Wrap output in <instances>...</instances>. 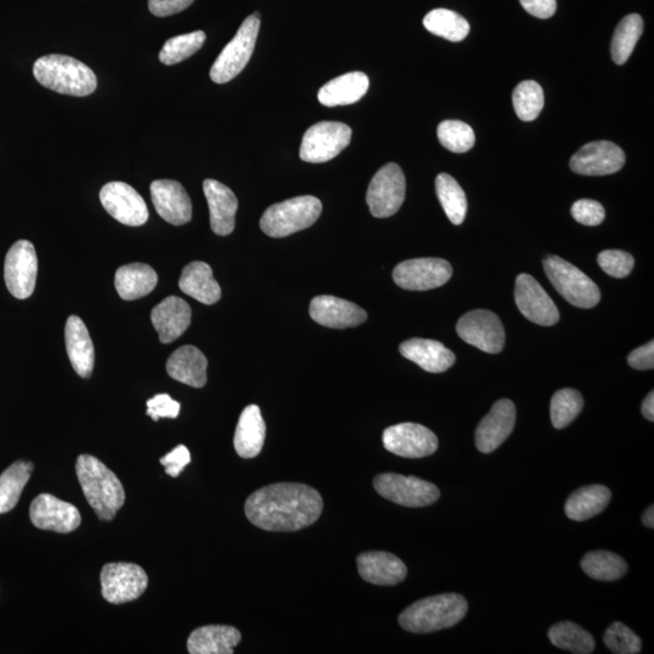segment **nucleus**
Wrapping results in <instances>:
<instances>
[{
    "label": "nucleus",
    "instance_id": "nucleus-1",
    "mask_svg": "<svg viewBox=\"0 0 654 654\" xmlns=\"http://www.w3.org/2000/svg\"><path fill=\"white\" fill-rule=\"evenodd\" d=\"M324 501L313 487L280 483L262 487L245 503L246 518L258 529L295 532L312 526L323 513Z\"/></svg>",
    "mask_w": 654,
    "mask_h": 654
},
{
    "label": "nucleus",
    "instance_id": "nucleus-2",
    "mask_svg": "<svg viewBox=\"0 0 654 654\" xmlns=\"http://www.w3.org/2000/svg\"><path fill=\"white\" fill-rule=\"evenodd\" d=\"M76 472L86 501L102 521H111L125 503L122 481L99 458L90 455L78 457Z\"/></svg>",
    "mask_w": 654,
    "mask_h": 654
},
{
    "label": "nucleus",
    "instance_id": "nucleus-3",
    "mask_svg": "<svg viewBox=\"0 0 654 654\" xmlns=\"http://www.w3.org/2000/svg\"><path fill=\"white\" fill-rule=\"evenodd\" d=\"M468 613V602L460 594L430 596L415 602L401 613V628L410 633L428 634L455 627Z\"/></svg>",
    "mask_w": 654,
    "mask_h": 654
},
{
    "label": "nucleus",
    "instance_id": "nucleus-4",
    "mask_svg": "<svg viewBox=\"0 0 654 654\" xmlns=\"http://www.w3.org/2000/svg\"><path fill=\"white\" fill-rule=\"evenodd\" d=\"M34 77L40 84L57 94L89 96L97 88V78L85 63L66 55L40 57L34 63Z\"/></svg>",
    "mask_w": 654,
    "mask_h": 654
},
{
    "label": "nucleus",
    "instance_id": "nucleus-5",
    "mask_svg": "<svg viewBox=\"0 0 654 654\" xmlns=\"http://www.w3.org/2000/svg\"><path fill=\"white\" fill-rule=\"evenodd\" d=\"M323 211V204L312 195H303L274 204L263 214L260 226L271 238H285L314 225Z\"/></svg>",
    "mask_w": 654,
    "mask_h": 654
},
{
    "label": "nucleus",
    "instance_id": "nucleus-6",
    "mask_svg": "<svg viewBox=\"0 0 654 654\" xmlns=\"http://www.w3.org/2000/svg\"><path fill=\"white\" fill-rule=\"evenodd\" d=\"M543 266L550 283L572 306L583 309L598 306L601 300L600 289L581 269L558 256L545 258Z\"/></svg>",
    "mask_w": 654,
    "mask_h": 654
},
{
    "label": "nucleus",
    "instance_id": "nucleus-7",
    "mask_svg": "<svg viewBox=\"0 0 654 654\" xmlns=\"http://www.w3.org/2000/svg\"><path fill=\"white\" fill-rule=\"evenodd\" d=\"M260 14L251 15L240 26L235 37L222 50L211 67L210 78L216 84H226L242 73L256 47L260 32Z\"/></svg>",
    "mask_w": 654,
    "mask_h": 654
},
{
    "label": "nucleus",
    "instance_id": "nucleus-8",
    "mask_svg": "<svg viewBox=\"0 0 654 654\" xmlns=\"http://www.w3.org/2000/svg\"><path fill=\"white\" fill-rule=\"evenodd\" d=\"M374 486L383 498L409 508L432 506L440 498L438 487L416 476L380 474L376 476Z\"/></svg>",
    "mask_w": 654,
    "mask_h": 654
},
{
    "label": "nucleus",
    "instance_id": "nucleus-9",
    "mask_svg": "<svg viewBox=\"0 0 654 654\" xmlns=\"http://www.w3.org/2000/svg\"><path fill=\"white\" fill-rule=\"evenodd\" d=\"M352 129L347 124L321 122L311 126L303 136L300 157L303 162H330L349 146Z\"/></svg>",
    "mask_w": 654,
    "mask_h": 654
},
{
    "label": "nucleus",
    "instance_id": "nucleus-10",
    "mask_svg": "<svg viewBox=\"0 0 654 654\" xmlns=\"http://www.w3.org/2000/svg\"><path fill=\"white\" fill-rule=\"evenodd\" d=\"M406 194V180L398 164L389 163L378 170L367 189L366 203L372 216L387 218L397 214Z\"/></svg>",
    "mask_w": 654,
    "mask_h": 654
},
{
    "label": "nucleus",
    "instance_id": "nucleus-11",
    "mask_svg": "<svg viewBox=\"0 0 654 654\" xmlns=\"http://www.w3.org/2000/svg\"><path fill=\"white\" fill-rule=\"evenodd\" d=\"M102 596L109 604L135 601L146 592L148 576L141 566L129 562H112L101 571Z\"/></svg>",
    "mask_w": 654,
    "mask_h": 654
},
{
    "label": "nucleus",
    "instance_id": "nucleus-12",
    "mask_svg": "<svg viewBox=\"0 0 654 654\" xmlns=\"http://www.w3.org/2000/svg\"><path fill=\"white\" fill-rule=\"evenodd\" d=\"M38 257L34 245L19 240L11 246L5 257L4 279L10 294L17 300H26L36 289Z\"/></svg>",
    "mask_w": 654,
    "mask_h": 654
},
{
    "label": "nucleus",
    "instance_id": "nucleus-13",
    "mask_svg": "<svg viewBox=\"0 0 654 654\" xmlns=\"http://www.w3.org/2000/svg\"><path fill=\"white\" fill-rule=\"evenodd\" d=\"M457 334L464 342L485 353L498 354L506 344V331L495 313L478 309L458 321Z\"/></svg>",
    "mask_w": 654,
    "mask_h": 654
},
{
    "label": "nucleus",
    "instance_id": "nucleus-14",
    "mask_svg": "<svg viewBox=\"0 0 654 654\" xmlns=\"http://www.w3.org/2000/svg\"><path fill=\"white\" fill-rule=\"evenodd\" d=\"M452 277V267L441 258H415L395 267L393 279L399 288L428 291L440 288Z\"/></svg>",
    "mask_w": 654,
    "mask_h": 654
},
{
    "label": "nucleus",
    "instance_id": "nucleus-15",
    "mask_svg": "<svg viewBox=\"0 0 654 654\" xmlns=\"http://www.w3.org/2000/svg\"><path fill=\"white\" fill-rule=\"evenodd\" d=\"M386 450L399 457L423 458L438 451L439 440L432 430L417 423H400L383 433Z\"/></svg>",
    "mask_w": 654,
    "mask_h": 654
},
{
    "label": "nucleus",
    "instance_id": "nucleus-16",
    "mask_svg": "<svg viewBox=\"0 0 654 654\" xmlns=\"http://www.w3.org/2000/svg\"><path fill=\"white\" fill-rule=\"evenodd\" d=\"M100 200L108 214L125 226L139 227L148 221L145 200L128 183H107L101 189Z\"/></svg>",
    "mask_w": 654,
    "mask_h": 654
},
{
    "label": "nucleus",
    "instance_id": "nucleus-17",
    "mask_svg": "<svg viewBox=\"0 0 654 654\" xmlns=\"http://www.w3.org/2000/svg\"><path fill=\"white\" fill-rule=\"evenodd\" d=\"M515 302L521 314L537 325L553 326L560 319L552 298L529 274H520L516 279Z\"/></svg>",
    "mask_w": 654,
    "mask_h": 654
},
{
    "label": "nucleus",
    "instance_id": "nucleus-18",
    "mask_svg": "<svg viewBox=\"0 0 654 654\" xmlns=\"http://www.w3.org/2000/svg\"><path fill=\"white\" fill-rule=\"evenodd\" d=\"M30 516L37 529L57 533L73 532L82 524V516L73 504L63 502L49 493H42L34 499Z\"/></svg>",
    "mask_w": 654,
    "mask_h": 654
},
{
    "label": "nucleus",
    "instance_id": "nucleus-19",
    "mask_svg": "<svg viewBox=\"0 0 654 654\" xmlns=\"http://www.w3.org/2000/svg\"><path fill=\"white\" fill-rule=\"evenodd\" d=\"M625 164V154L615 143L596 141L583 146L571 158L573 172L584 176L616 174Z\"/></svg>",
    "mask_w": 654,
    "mask_h": 654
},
{
    "label": "nucleus",
    "instance_id": "nucleus-20",
    "mask_svg": "<svg viewBox=\"0 0 654 654\" xmlns=\"http://www.w3.org/2000/svg\"><path fill=\"white\" fill-rule=\"evenodd\" d=\"M515 421L516 409L513 401H497L476 429L475 444L478 450L483 453L496 451L513 433Z\"/></svg>",
    "mask_w": 654,
    "mask_h": 654
},
{
    "label": "nucleus",
    "instance_id": "nucleus-21",
    "mask_svg": "<svg viewBox=\"0 0 654 654\" xmlns=\"http://www.w3.org/2000/svg\"><path fill=\"white\" fill-rule=\"evenodd\" d=\"M151 197L158 215L170 225L182 226L192 220L191 198L180 182L172 180L152 182Z\"/></svg>",
    "mask_w": 654,
    "mask_h": 654
},
{
    "label": "nucleus",
    "instance_id": "nucleus-22",
    "mask_svg": "<svg viewBox=\"0 0 654 654\" xmlns=\"http://www.w3.org/2000/svg\"><path fill=\"white\" fill-rule=\"evenodd\" d=\"M309 314L315 323L330 329H347L367 320V313L357 304L327 295L313 298Z\"/></svg>",
    "mask_w": 654,
    "mask_h": 654
},
{
    "label": "nucleus",
    "instance_id": "nucleus-23",
    "mask_svg": "<svg viewBox=\"0 0 654 654\" xmlns=\"http://www.w3.org/2000/svg\"><path fill=\"white\" fill-rule=\"evenodd\" d=\"M151 320L158 332L159 341L168 344L185 334L191 325L192 309L180 297H166L153 308Z\"/></svg>",
    "mask_w": 654,
    "mask_h": 654
},
{
    "label": "nucleus",
    "instance_id": "nucleus-24",
    "mask_svg": "<svg viewBox=\"0 0 654 654\" xmlns=\"http://www.w3.org/2000/svg\"><path fill=\"white\" fill-rule=\"evenodd\" d=\"M204 194L210 209V226L215 234L226 237L235 228L238 199L231 188L216 180L204 181Z\"/></svg>",
    "mask_w": 654,
    "mask_h": 654
},
{
    "label": "nucleus",
    "instance_id": "nucleus-25",
    "mask_svg": "<svg viewBox=\"0 0 654 654\" xmlns=\"http://www.w3.org/2000/svg\"><path fill=\"white\" fill-rule=\"evenodd\" d=\"M359 575L376 585H397L407 576V567L398 556L387 552H366L357 560Z\"/></svg>",
    "mask_w": 654,
    "mask_h": 654
},
{
    "label": "nucleus",
    "instance_id": "nucleus-26",
    "mask_svg": "<svg viewBox=\"0 0 654 654\" xmlns=\"http://www.w3.org/2000/svg\"><path fill=\"white\" fill-rule=\"evenodd\" d=\"M400 353L430 374H441L456 363V355L443 343L424 338H412L401 343Z\"/></svg>",
    "mask_w": 654,
    "mask_h": 654
},
{
    "label": "nucleus",
    "instance_id": "nucleus-27",
    "mask_svg": "<svg viewBox=\"0 0 654 654\" xmlns=\"http://www.w3.org/2000/svg\"><path fill=\"white\" fill-rule=\"evenodd\" d=\"M66 348L74 371L80 377L88 378L93 374L95 365V349L88 327L84 321L71 315L66 323Z\"/></svg>",
    "mask_w": 654,
    "mask_h": 654
},
{
    "label": "nucleus",
    "instance_id": "nucleus-28",
    "mask_svg": "<svg viewBox=\"0 0 654 654\" xmlns=\"http://www.w3.org/2000/svg\"><path fill=\"white\" fill-rule=\"evenodd\" d=\"M166 371L171 378L193 388L208 382V359L194 346H183L170 355Z\"/></svg>",
    "mask_w": 654,
    "mask_h": 654
},
{
    "label": "nucleus",
    "instance_id": "nucleus-29",
    "mask_svg": "<svg viewBox=\"0 0 654 654\" xmlns=\"http://www.w3.org/2000/svg\"><path fill=\"white\" fill-rule=\"evenodd\" d=\"M242 641V634L231 625H206L189 635L188 652L191 654H233Z\"/></svg>",
    "mask_w": 654,
    "mask_h": 654
},
{
    "label": "nucleus",
    "instance_id": "nucleus-30",
    "mask_svg": "<svg viewBox=\"0 0 654 654\" xmlns=\"http://www.w3.org/2000/svg\"><path fill=\"white\" fill-rule=\"evenodd\" d=\"M266 440V423L260 407L249 405L239 417L234 434V449L242 458L260 455Z\"/></svg>",
    "mask_w": 654,
    "mask_h": 654
},
{
    "label": "nucleus",
    "instance_id": "nucleus-31",
    "mask_svg": "<svg viewBox=\"0 0 654 654\" xmlns=\"http://www.w3.org/2000/svg\"><path fill=\"white\" fill-rule=\"evenodd\" d=\"M370 80L363 72H352L330 80L319 90L318 99L326 107L353 105L363 99Z\"/></svg>",
    "mask_w": 654,
    "mask_h": 654
},
{
    "label": "nucleus",
    "instance_id": "nucleus-32",
    "mask_svg": "<svg viewBox=\"0 0 654 654\" xmlns=\"http://www.w3.org/2000/svg\"><path fill=\"white\" fill-rule=\"evenodd\" d=\"M179 285L182 292L206 306L221 300L220 285L208 263L200 261L189 263L182 271Z\"/></svg>",
    "mask_w": 654,
    "mask_h": 654
},
{
    "label": "nucleus",
    "instance_id": "nucleus-33",
    "mask_svg": "<svg viewBox=\"0 0 654 654\" xmlns=\"http://www.w3.org/2000/svg\"><path fill=\"white\" fill-rule=\"evenodd\" d=\"M158 275L145 263H131L120 267L114 279L118 295L125 301H135L156 289Z\"/></svg>",
    "mask_w": 654,
    "mask_h": 654
},
{
    "label": "nucleus",
    "instance_id": "nucleus-34",
    "mask_svg": "<svg viewBox=\"0 0 654 654\" xmlns=\"http://www.w3.org/2000/svg\"><path fill=\"white\" fill-rule=\"evenodd\" d=\"M612 493L604 485L582 487L572 493L565 504L567 518L573 521H585L594 518L610 504Z\"/></svg>",
    "mask_w": 654,
    "mask_h": 654
},
{
    "label": "nucleus",
    "instance_id": "nucleus-35",
    "mask_svg": "<svg viewBox=\"0 0 654 654\" xmlns=\"http://www.w3.org/2000/svg\"><path fill=\"white\" fill-rule=\"evenodd\" d=\"M33 463L17 461L0 475V514L11 512L31 479Z\"/></svg>",
    "mask_w": 654,
    "mask_h": 654
},
{
    "label": "nucleus",
    "instance_id": "nucleus-36",
    "mask_svg": "<svg viewBox=\"0 0 654 654\" xmlns=\"http://www.w3.org/2000/svg\"><path fill=\"white\" fill-rule=\"evenodd\" d=\"M581 566L590 578L601 582L617 581L628 571L627 561L606 550L588 553L582 559Z\"/></svg>",
    "mask_w": 654,
    "mask_h": 654
},
{
    "label": "nucleus",
    "instance_id": "nucleus-37",
    "mask_svg": "<svg viewBox=\"0 0 654 654\" xmlns=\"http://www.w3.org/2000/svg\"><path fill=\"white\" fill-rule=\"evenodd\" d=\"M424 27L435 36L458 43L468 37L470 26L468 21L455 11L435 9L424 17Z\"/></svg>",
    "mask_w": 654,
    "mask_h": 654
},
{
    "label": "nucleus",
    "instance_id": "nucleus-38",
    "mask_svg": "<svg viewBox=\"0 0 654 654\" xmlns=\"http://www.w3.org/2000/svg\"><path fill=\"white\" fill-rule=\"evenodd\" d=\"M439 202L453 225H462L466 218L468 203L466 193L452 176L440 174L435 181Z\"/></svg>",
    "mask_w": 654,
    "mask_h": 654
},
{
    "label": "nucleus",
    "instance_id": "nucleus-39",
    "mask_svg": "<svg viewBox=\"0 0 654 654\" xmlns=\"http://www.w3.org/2000/svg\"><path fill=\"white\" fill-rule=\"evenodd\" d=\"M644 32V20L638 14L625 16L619 22L615 34H613L611 54L617 65L622 66L629 60L631 54L638 44Z\"/></svg>",
    "mask_w": 654,
    "mask_h": 654
},
{
    "label": "nucleus",
    "instance_id": "nucleus-40",
    "mask_svg": "<svg viewBox=\"0 0 654 654\" xmlns=\"http://www.w3.org/2000/svg\"><path fill=\"white\" fill-rule=\"evenodd\" d=\"M549 640L561 650L576 654H590L595 650V640L592 634L572 622H560L550 628Z\"/></svg>",
    "mask_w": 654,
    "mask_h": 654
},
{
    "label": "nucleus",
    "instance_id": "nucleus-41",
    "mask_svg": "<svg viewBox=\"0 0 654 654\" xmlns=\"http://www.w3.org/2000/svg\"><path fill=\"white\" fill-rule=\"evenodd\" d=\"M584 400L575 389H561L553 395L550 403V417L556 429H564L576 420L582 412Z\"/></svg>",
    "mask_w": 654,
    "mask_h": 654
},
{
    "label": "nucleus",
    "instance_id": "nucleus-42",
    "mask_svg": "<svg viewBox=\"0 0 654 654\" xmlns=\"http://www.w3.org/2000/svg\"><path fill=\"white\" fill-rule=\"evenodd\" d=\"M513 105L516 114L524 122L537 119L544 107L542 86L533 80L521 82L514 90Z\"/></svg>",
    "mask_w": 654,
    "mask_h": 654
},
{
    "label": "nucleus",
    "instance_id": "nucleus-43",
    "mask_svg": "<svg viewBox=\"0 0 654 654\" xmlns=\"http://www.w3.org/2000/svg\"><path fill=\"white\" fill-rule=\"evenodd\" d=\"M205 40L206 34L203 31H195L171 38L160 51L159 60L166 66L176 65V63L189 59L202 49Z\"/></svg>",
    "mask_w": 654,
    "mask_h": 654
},
{
    "label": "nucleus",
    "instance_id": "nucleus-44",
    "mask_svg": "<svg viewBox=\"0 0 654 654\" xmlns=\"http://www.w3.org/2000/svg\"><path fill=\"white\" fill-rule=\"evenodd\" d=\"M438 137L441 145L453 153H466L475 145V134L472 126L461 120H444L438 126Z\"/></svg>",
    "mask_w": 654,
    "mask_h": 654
},
{
    "label": "nucleus",
    "instance_id": "nucleus-45",
    "mask_svg": "<svg viewBox=\"0 0 654 654\" xmlns=\"http://www.w3.org/2000/svg\"><path fill=\"white\" fill-rule=\"evenodd\" d=\"M604 641L608 650L616 654H638L642 648L639 636L621 622L613 623L608 627Z\"/></svg>",
    "mask_w": 654,
    "mask_h": 654
},
{
    "label": "nucleus",
    "instance_id": "nucleus-46",
    "mask_svg": "<svg viewBox=\"0 0 654 654\" xmlns=\"http://www.w3.org/2000/svg\"><path fill=\"white\" fill-rule=\"evenodd\" d=\"M598 263L602 271L612 278L623 279L633 271L634 257L621 250L602 251L598 256Z\"/></svg>",
    "mask_w": 654,
    "mask_h": 654
},
{
    "label": "nucleus",
    "instance_id": "nucleus-47",
    "mask_svg": "<svg viewBox=\"0 0 654 654\" xmlns=\"http://www.w3.org/2000/svg\"><path fill=\"white\" fill-rule=\"evenodd\" d=\"M571 214L578 223L584 226H599L605 220V209L599 202L592 199H581L572 205Z\"/></svg>",
    "mask_w": 654,
    "mask_h": 654
},
{
    "label": "nucleus",
    "instance_id": "nucleus-48",
    "mask_svg": "<svg viewBox=\"0 0 654 654\" xmlns=\"http://www.w3.org/2000/svg\"><path fill=\"white\" fill-rule=\"evenodd\" d=\"M181 404L177 403L169 394H158L147 401V415L154 422L160 418H177L180 415Z\"/></svg>",
    "mask_w": 654,
    "mask_h": 654
},
{
    "label": "nucleus",
    "instance_id": "nucleus-49",
    "mask_svg": "<svg viewBox=\"0 0 654 654\" xmlns=\"http://www.w3.org/2000/svg\"><path fill=\"white\" fill-rule=\"evenodd\" d=\"M191 461V452L185 445L175 447L168 455L160 458V464L164 466L165 473L170 475L171 478H177Z\"/></svg>",
    "mask_w": 654,
    "mask_h": 654
},
{
    "label": "nucleus",
    "instance_id": "nucleus-50",
    "mask_svg": "<svg viewBox=\"0 0 654 654\" xmlns=\"http://www.w3.org/2000/svg\"><path fill=\"white\" fill-rule=\"evenodd\" d=\"M194 0H148L149 11L154 16L166 17L181 13L191 7Z\"/></svg>",
    "mask_w": 654,
    "mask_h": 654
},
{
    "label": "nucleus",
    "instance_id": "nucleus-51",
    "mask_svg": "<svg viewBox=\"0 0 654 654\" xmlns=\"http://www.w3.org/2000/svg\"><path fill=\"white\" fill-rule=\"evenodd\" d=\"M628 363L635 370H652L654 367V342L645 344L634 352H631L628 357Z\"/></svg>",
    "mask_w": 654,
    "mask_h": 654
},
{
    "label": "nucleus",
    "instance_id": "nucleus-52",
    "mask_svg": "<svg viewBox=\"0 0 654 654\" xmlns=\"http://www.w3.org/2000/svg\"><path fill=\"white\" fill-rule=\"evenodd\" d=\"M527 13L538 19H549L555 14L556 0H520Z\"/></svg>",
    "mask_w": 654,
    "mask_h": 654
},
{
    "label": "nucleus",
    "instance_id": "nucleus-53",
    "mask_svg": "<svg viewBox=\"0 0 654 654\" xmlns=\"http://www.w3.org/2000/svg\"><path fill=\"white\" fill-rule=\"evenodd\" d=\"M642 415L645 416L646 420L653 422L654 421V393L651 392L647 395L644 403L641 407Z\"/></svg>",
    "mask_w": 654,
    "mask_h": 654
},
{
    "label": "nucleus",
    "instance_id": "nucleus-54",
    "mask_svg": "<svg viewBox=\"0 0 654 654\" xmlns=\"http://www.w3.org/2000/svg\"><path fill=\"white\" fill-rule=\"evenodd\" d=\"M642 522L648 527V529H654V507L651 506L646 510L644 515H642Z\"/></svg>",
    "mask_w": 654,
    "mask_h": 654
}]
</instances>
